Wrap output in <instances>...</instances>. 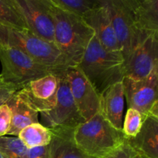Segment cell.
I'll return each mask as SVG.
<instances>
[{
	"instance_id": "cb8c5ba5",
	"label": "cell",
	"mask_w": 158,
	"mask_h": 158,
	"mask_svg": "<svg viewBox=\"0 0 158 158\" xmlns=\"http://www.w3.org/2000/svg\"><path fill=\"white\" fill-rule=\"evenodd\" d=\"M101 158H142L130 144L127 138L107 154Z\"/></svg>"
},
{
	"instance_id": "484cf974",
	"label": "cell",
	"mask_w": 158,
	"mask_h": 158,
	"mask_svg": "<svg viewBox=\"0 0 158 158\" xmlns=\"http://www.w3.org/2000/svg\"><path fill=\"white\" fill-rule=\"evenodd\" d=\"M18 90L17 86L6 81L0 75V106L7 103Z\"/></svg>"
},
{
	"instance_id": "9a60e30c",
	"label": "cell",
	"mask_w": 158,
	"mask_h": 158,
	"mask_svg": "<svg viewBox=\"0 0 158 158\" xmlns=\"http://www.w3.org/2000/svg\"><path fill=\"white\" fill-rule=\"evenodd\" d=\"M127 140L142 158H158V115L148 114L136 137Z\"/></svg>"
},
{
	"instance_id": "e0dca14e",
	"label": "cell",
	"mask_w": 158,
	"mask_h": 158,
	"mask_svg": "<svg viewBox=\"0 0 158 158\" xmlns=\"http://www.w3.org/2000/svg\"><path fill=\"white\" fill-rule=\"evenodd\" d=\"M73 130H53L49 158H94L79 149L74 143L72 134Z\"/></svg>"
},
{
	"instance_id": "3957f363",
	"label": "cell",
	"mask_w": 158,
	"mask_h": 158,
	"mask_svg": "<svg viewBox=\"0 0 158 158\" xmlns=\"http://www.w3.org/2000/svg\"><path fill=\"white\" fill-rule=\"evenodd\" d=\"M0 44L20 49L56 73L63 72L71 66L53 43L37 36L27 29L0 26Z\"/></svg>"
},
{
	"instance_id": "603a6c76",
	"label": "cell",
	"mask_w": 158,
	"mask_h": 158,
	"mask_svg": "<svg viewBox=\"0 0 158 158\" xmlns=\"http://www.w3.org/2000/svg\"><path fill=\"white\" fill-rule=\"evenodd\" d=\"M66 10L83 17L100 5V0H52Z\"/></svg>"
},
{
	"instance_id": "52a82bcc",
	"label": "cell",
	"mask_w": 158,
	"mask_h": 158,
	"mask_svg": "<svg viewBox=\"0 0 158 158\" xmlns=\"http://www.w3.org/2000/svg\"><path fill=\"white\" fill-rule=\"evenodd\" d=\"M66 70L59 74L60 83L55 106L50 110L40 114L41 123L50 131L73 130L85 121L73 99L65 74Z\"/></svg>"
},
{
	"instance_id": "2e32d148",
	"label": "cell",
	"mask_w": 158,
	"mask_h": 158,
	"mask_svg": "<svg viewBox=\"0 0 158 158\" xmlns=\"http://www.w3.org/2000/svg\"><path fill=\"white\" fill-rule=\"evenodd\" d=\"M12 111L11 126L8 135L18 137L19 134L26 127L39 123V113L29 104L17 91L6 103Z\"/></svg>"
},
{
	"instance_id": "8992f818",
	"label": "cell",
	"mask_w": 158,
	"mask_h": 158,
	"mask_svg": "<svg viewBox=\"0 0 158 158\" xmlns=\"http://www.w3.org/2000/svg\"><path fill=\"white\" fill-rule=\"evenodd\" d=\"M0 61L2 64L0 75L19 89L32 80L56 73L35 62L20 49L6 45L0 44Z\"/></svg>"
},
{
	"instance_id": "7402d4cb",
	"label": "cell",
	"mask_w": 158,
	"mask_h": 158,
	"mask_svg": "<svg viewBox=\"0 0 158 158\" xmlns=\"http://www.w3.org/2000/svg\"><path fill=\"white\" fill-rule=\"evenodd\" d=\"M147 116L134 108H128L124 121L122 124V132L127 139L134 138L140 131Z\"/></svg>"
},
{
	"instance_id": "30bf717a",
	"label": "cell",
	"mask_w": 158,
	"mask_h": 158,
	"mask_svg": "<svg viewBox=\"0 0 158 158\" xmlns=\"http://www.w3.org/2000/svg\"><path fill=\"white\" fill-rule=\"evenodd\" d=\"M65 74L80 115L89 120L100 110V96L77 66H69Z\"/></svg>"
},
{
	"instance_id": "4fadbf2b",
	"label": "cell",
	"mask_w": 158,
	"mask_h": 158,
	"mask_svg": "<svg viewBox=\"0 0 158 158\" xmlns=\"http://www.w3.org/2000/svg\"><path fill=\"white\" fill-rule=\"evenodd\" d=\"M83 19L94 30V35L106 49L120 52L110 15L105 5L100 2V6L87 12Z\"/></svg>"
},
{
	"instance_id": "8fae6325",
	"label": "cell",
	"mask_w": 158,
	"mask_h": 158,
	"mask_svg": "<svg viewBox=\"0 0 158 158\" xmlns=\"http://www.w3.org/2000/svg\"><path fill=\"white\" fill-rule=\"evenodd\" d=\"M158 68V32L147 36L124 62V77L146 78Z\"/></svg>"
},
{
	"instance_id": "ba28073f",
	"label": "cell",
	"mask_w": 158,
	"mask_h": 158,
	"mask_svg": "<svg viewBox=\"0 0 158 158\" xmlns=\"http://www.w3.org/2000/svg\"><path fill=\"white\" fill-rule=\"evenodd\" d=\"M128 108H134L148 116L158 105V68L146 78L124 77L122 80Z\"/></svg>"
},
{
	"instance_id": "9c48e42d",
	"label": "cell",
	"mask_w": 158,
	"mask_h": 158,
	"mask_svg": "<svg viewBox=\"0 0 158 158\" xmlns=\"http://www.w3.org/2000/svg\"><path fill=\"white\" fill-rule=\"evenodd\" d=\"M60 73H52L32 80L19 89V94L39 114L50 110L56 103Z\"/></svg>"
},
{
	"instance_id": "83f0119b",
	"label": "cell",
	"mask_w": 158,
	"mask_h": 158,
	"mask_svg": "<svg viewBox=\"0 0 158 158\" xmlns=\"http://www.w3.org/2000/svg\"><path fill=\"white\" fill-rule=\"evenodd\" d=\"M0 158H6L4 157V155H3V154H2L1 152H0Z\"/></svg>"
},
{
	"instance_id": "4316f807",
	"label": "cell",
	"mask_w": 158,
	"mask_h": 158,
	"mask_svg": "<svg viewBox=\"0 0 158 158\" xmlns=\"http://www.w3.org/2000/svg\"><path fill=\"white\" fill-rule=\"evenodd\" d=\"M49 144L28 149V158H49Z\"/></svg>"
},
{
	"instance_id": "6da1fadb",
	"label": "cell",
	"mask_w": 158,
	"mask_h": 158,
	"mask_svg": "<svg viewBox=\"0 0 158 158\" xmlns=\"http://www.w3.org/2000/svg\"><path fill=\"white\" fill-rule=\"evenodd\" d=\"M54 22V44L71 66H77L94 35L83 17L46 0Z\"/></svg>"
},
{
	"instance_id": "d4e9b609",
	"label": "cell",
	"mask_w": 158,
	"mask_h": 158,
	"mask_svg": "<svg viewBox=\"0 0 158 158\" xmlns=\"http://www.w3.org/2000/svg\"><path fill=\"white\" fill-rule=\"evenodd\" d=\"M12 111L8 104L0 106V137L8 135L11 126Z\"/></svg>"
},
{
	"instance_id": "5b68a950",
	"label": "cell",
	"mask_w": 158,
	"mask_h": 158,
	"mask_svg": "<svg viewBox=\"0 0 158 158\" xmlns=\"http://www.w3.org/2000/svg\"><path fill=\"white\" fill-rule=\"evenodd\" d=\"M100 2L105 5L109 11L125 62L147 37L137 26L134 12V0H100Z\"/></svg>"
},
{
	"instance_id": "f1b7e54d",
	"label": "cell",
	"mask_w": 158,
	"mask_h": 158,
	"mask_svg": "<svg viewBox=\"0 0 158 158\" xmlns=\"http://www.w3.org/2000/svg\"><path fill=\"white\" fill-rule=\"evenodd\" d=\"M137 1H143V0H137Z\"/></svg>"
},
{
	"instance_id": "ffe728a7",
	"label": "cell",
	"mask_w": 158,
	"mask_h": 158,
	"mask_svg": "<svg viewBox=\"0 0 158 158\" xmlns=\"http://www.w3.org/2000/svg\"><path fill=\"white\" fill-rule=\"evenodd\" d=\"M0 26L28 29L16 0H0Z\"/></svg>"
},
{
	"instance_id": "7a4b0ae2",
	"label": "cell",
	"mask_w": 158,
	"mask_h": 158,
	"mask_svg": "<svg viewBox=\"0 0 158 158\" xmlns=\"http://www.w3.org/2000/svg\"><path fill=\"white\" fill-rule=\"evenodd\" d=\"M77 66L99 96L124 77V59L121 52L106 49L95 35Z\"/></svg>"
},
{
	"instance_id": "44dd1931",
	"label": "cell",
	"mask_w": 158,
	"mask_h": 158,
	"mask_svg": "<svg viewBox=\"0 0 158 158\" xmlns=\"http://www.w3.org/2000/svg\"><path fill=\"white\" fill-rule=\"evenodd\" d=\"M0 152L6 158H28V148L18 137H0Z\"/></svg>"
},
{
	"instance_id": "7c38bea8",
	"label": "cell",
	"mask_w": 158,
	"mask_h": 158,
	"mask_svg": "<svg viewBox=\"0 0 158 158\" xmlns=\"http://www.w3.org/2000/svg\"><path fill=\"white\" fill-rule=\"evenodd\" d=\"M28 29L54 43V22L46 0H16Z\"/></svg>"
},
{
	"instance_id": "d6986e66",
	"label": "cell",
	"mask_w": 158,
	"mask_h": 158,
	"mask_svg": "<svg viewBox=\"0 0 158 158\" xmlns=\"http://www.w3.org/2000/svg\"><path fill=\"white\" fill-rule=\"evenodd\" d=\"M18 137L28 149H31L49 145L52 140V132L39 122L26 127L20 131Z\"/></svg>"
},
{
	"instance_id": "5bb4252c",
	"label": "cell",
	"mask_w": 158,
	"mask_h": 158,
	"mask_svg": "<svg viewBox=\"0 0 158 158\" xmlns=\"http://www.w3.org/2000/svg\"><path fill=\"white\" fill-rule=\"evenodd\" d=\"M124 98L122 81L110 86L100 95L99 112L103 118L119 131H122Z\"/></svg>"
},
{
	"instance_id": "ac0fdd59",
	"label": "cell",
	"mask_w": 158,
	"mask_h": 158,
	"mask_svg": "<svg viewBox=\"0 0 158 158\" xmlns=\"http://www.w3.org/2000/svg\"><path fill=\"white\" fill-rule=\"evenodd\" d=\"M134 12L137 26L145 36L158 32V0H134Z\"/></svg>"
},
{
	"instance_id": "277c9868",
	"label": "cell",
	"mask_w": 158,
	"mask_h": 158,
	"mask_svg": "<svg viewBox=\"0 0 158 158\" xmlns=\"http://www.w3.org/2000/svg\"><path fill=\"white\" fill-rule=\"evenodd\" d=\"M73 140L83 152L94 158H101L119 146L126 137L100 112L85 120L73 131Z\"/></svg>"
}]
</instances>
